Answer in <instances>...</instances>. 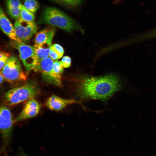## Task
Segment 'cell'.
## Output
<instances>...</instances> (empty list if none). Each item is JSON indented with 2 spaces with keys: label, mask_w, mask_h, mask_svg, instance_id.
I'll use <instances>...</instances> for the list:
<instances>
[{
  "label": "cell",
  "mask_w": 156,
  "mask_h": 156,
  "mask_svg": "<svg viewBox=\"0 0 156 156\" xmlns=\"http://www.w3.org/2000/svg\"><path fill=\"white\" fill-rule=\"evenodd\" d=\"M120 87L118 78L114 75L85 77L79 79L77 91L80 97L84 99L105 101L119 90Z\"/></svg>",
  "instance_id": "6da1fadb"
},
{
  "label": "cell",
  "mask_w": 156,
  "mask_h": 156,
  "mask_svg": "<svg viewBox=\"0 0 156 156\" xmlns=\"http://www.w3.org/2000/svg\"><path fill=\"white\" fill-rule=\"evenodd\" d=\"M39 21L40 23L55 26L68 32L78 29L83 32V29L72 19L54 8L48 7L45 9Z\"/></svg>",
  "instance_id": "7a4b0ae2"
},
{
  "label": "cell",
  "mask_w": 156,
  "mask_h": 156,
  "mask_svg": "<svg viewBox=\"0 0 156 156\" xmlns=\"http://www.w3.org/2000/svg\"><path fill=\"white\" fill-rule=\"evenodd\" d=\"M38 93L36 83L30 82L8 91L5 94L4 97L8 104L13 105L34 98Z\"/></svg>",
  "instance_id": "3957f363"
},
{
  "label": "cell",
  "mask_w": 156,
  "mask_h": 156,
  "mask_svg": "<svg viewBox=\"0 0 156 156\" xmlns=\"http://www.w3.org/2000/svg\"><path fill=\"white\" fill-rule=\"evenodd\" d=\"M0 73L4 79L10 83L25 81L27 78L19 60L14 56L9 57Z\"/></svg>",
  "instance_id": "277c9868"
},
{
  "label": "cell",
  "mask_w": 156,
  "mask_h": 156,
  "mask_svg": "<svg viewBox=\"0 0 156 156\" xmlns=\"http://www.w3.org/2000/svg\"><path fill=\"white\" fill-rule=\"evenodd\" d=\"M53 63V60L48 57L41 60L34 70L41 73L43 80L47 83L60 87L62 85V77L54 71Z\"/></svg>",
  "instance_id": "5b68a950"
},
{
  "label": "cell",
  "mask_w": 156,
  "mask_h": 156,
  "mask_svg": "<svg viewBox=\"0 0 156 156\" xmlns=\"http://www.w3.org/2000/svg\"><path fill=\"white\" fill-rule=\"evenodd\" d=\"M15 41L14 46L18 50L19 56L26 70H34L37 64L34 46L28 45L22 42Z\"/></svg>",
  "instance_id": "8992f818"
},
{
  "label": "cell",
  "mask_w": 156,
  "mask_h": 156,
  "mask_svg": "<svg viewBox=\"0 0 156 156\" xmlns=\"http://www.w3.org/2000/svg\"><path fill=\"white\" fill-rule=\"evenodd\" d=\"M14 28L17 38L21 42H23L29 40L36 33L38 28L34 22L26 21L21 17L16 20Z\"/></svg>",
  "instance_id": "52a82bcc"
},
{
  "label": "cell",
  "mask_w": 156,
  "mask_h": 156,
  "mask_svg": "<svg viewBox=\"0 0 156 156\" xmlns=\"http://www.w3.org/2000/svg\"><path fill=\"white\" fill-rule=\"evenodd\" d=\"M13 120L10 110L7 107L0 106V131L5 144L10 136Z\"/></svg>",
  "instance_id": "ba28073f"
},
{
  "label": "cell",
  "mask_w": 156,
  "mask_h": 156,
  "mask_svg": "<svg viewBox=\"0 0 156 156\" xmlns=\"http://www.w3.org/2000/svg\"><path fill=\"white\" fill-rule=\"evenodd\" d=\"M40 109V104L34 98L29 100L20 113L14 120V122H18L36 116L38 114Z\"/></svg>",
  "instance_id": "9c48e42d"
},
{
  "label": "cell",
  "mask_w": 156,
  "mask_h": 156,
  "mask_svg": "<svg viewBox=\"0 0 156 156\" xmlns=\"http://www.w3.org/2000/svg\"><path fill=\"white\" fill-rule=\"evenodd\" d=\"M76 101L73 99H67L61 98L57 96L52 95L47 100L46 105L49 109L55 111L62 110L66 106L75 103Z\"/></svg>",
  "instance_id": "30bf717a"
},
{
  "label": "cell",
  "mask_w": 156,
  "mask_h": 156,
  "mask_svg": "<svg viewBox=\"0 0 156 156\" xmlns=\"http://www.w3.org/2000/svg\"><path fill=\"white\" fill-rule=\"evenodd\" d=\"M0 28L8 37L14 41L21 42L17 38L14 28L0 6Z\"/></svg>",
  "instance_id": "8fae6325"
},
{
  "label": "cell",
  "mask_w": 156,
  "mask_h": 156,
  "mask_svg": "<svg viewBox=\"0 0 156 156\" xmlns=\"http://www.w3.org/2000/svg\"><path fill=\"white\" fill-rule=\"evenodd\" d=\"M55 28L48 26L36 33L35 38L36 44H40L46 42H52L55 33Z\"/></svg>",
  "instance_id": "7c38bea8"
},
{
  "label": "cell",
  "mask_w": 156,
  "mask_h": 156,
  "mask_svg": "<svg viewBox=\"0 0 156 156\" xmlns=\"http://www.w3.org/2000/svg\"><path fill=\"white\" fill-rule=\"evenodd\" d=\"M51 42H48L40 44H35L34 45V47L37 61L36 67L41 60L49 57Z\"/></svg>",
  "instance_id": "4fadbf2b"
},
{
  "label": "cell",
  "mask_w": 156,
  "mask_h": 156,
  "mask_svg": "<svg viewBox=\"0 0 156 156\" xmlns=\"http://www.w3.org/2000/svg\"><path fill=\"white\" fill-rule=\"evenodd\" d=\"M6 4L7 12L11 17L15 20L20 17L23 5L20 0H6Z\"/></svg>",
  "instance_id": "5bb4252c"
},
{
  "label": "cell",
  "mask_w": 156,
  "mask_h": 156,
  "mask_svg": "<svg viewBox=\"0 0 156 156\" xmlns=\"http://www.w3.org/2000/svg\"><path fill=\"white\" fill-rule=\"evenodd\" d=\"M20 17L23 20L29 22H34L35 19L34 14L28 10L23 5L21 9Z\"/></svg>",
  "instance_id": "9a60e30c"
},
{
  "label": "cell",
  "mask_w": 156,
  "mask_h": 156,
  "mask_svg": "<svg viewBox=\"0 0 156 156\" xmlns=\"http://www.w3.org/2000/svg\"><path fill=\"white\" fill-rule=\"evenodd\" d=\"M23 5L28 10L33 13L36 12L39 7L36 0H25Z\"/></svg>",
  "instance_id": "2e32d148"
},
{
  "label": "cell",
  "mask_w": 156,
  "mask_h": 156,
  "mask_svg": "<svg viewBox=\"0 0 156 156\" xmlns=\"http://www.w3.org/2000/svg\"><path fill=\"white\" fill-rule=\"evenodd\" d=\"M10 56L8 53L0 51V72Z\"/></svg>",
  "instance_id": "e0dca14e"
},
{
  "label": "cell",
  "mask_w": 156,
  "mask_h": 156,
  "mask_svg": "<svg viewBox=\"0 0 156 156\" xmlns=\"http://www.w3.org/2000/svg\"><path fill=\"white\" fill-rule=\"evenodd\" d=\"M53 69L56 74L60 75H61L64 71L63 67L61 65L60 62L58 60L53 62Z\"/></svg>",
  "instance_id": "ac0fdd59"
},
{
  "label": "cell",
  "mask_w": 156,
  "mask_h": 156,
  "mask_svg": "<svg viewBox=\"0 0 156 156\" xmlns=\"http://www.w3.org/2000/svg\"><path fill=\"white\" fill-rule=\"evenodd\" d=\"M51 48L53 49L61 58L64 53L63 47L60 44H54L51 45Z\"/></svg>",
  "instance_id": "d6986e66"
},
{
  "label": "cell",
  "mask_w": 156,
  "mask_h": 156,
  "mask_svg": "<svg viewBox=\"0 0 156 156\" xmlns=\"http://www.w3.org/2000/svg\"><path fill=\"white\" fill-rule=\"evenodd\" d=\"M71 59L68 56H64L60 62L62 66L64 68H67L69 67L71 65Z\"/></svg>",
  "instance_id": "ffe728a7"
},
{
  "label": "cell",
  "mask_w": 156,
  "mask_h": 156,
  "mask_svg": "<svg viewBox=\"0 0 156 156\" xmlns=\"http://www.w3.org/2000/svg\"><path fill=\"white\" fill-rule=\"evenodd\" d=\"M72 6H76L80 4L83 0H59Z\"/></svg>",
  "instance_id": "44dd1931"
},
{
  "label": "cell",
  "mask_w": 156,
  "mask_h": 156,
  "mask_svg": "<svg viewBox=\"0 0 156 156\" xmlns=\"http://www.w3.org/2000/svg\"><path fill=\"white\" fill-rule=\"evenodd\" d=\"M49 56L53 60H57L61 58L51 48L49 53Z\"/></svg>",
  "instance_id": "7402d4cb"
},
{
  "label": "cell",
  "mask_w": 156,
  "mask_h": 156,
  "mask_svg": "<svg viewBox=\"0 0 156 156\" xmlns=\"http://www.w3.org/2000/svg\"><path fill=\"white\" fill-rule=\"evenodd\" d=\"M4 78L2 75L0 73V84L2 83L3 81Z\"/></svg>",
  "instance_id": "603a6c76"
},
{
  "label": "cell",
  "mask_w": 156,
  "mask_h": 156,
  "mask_svg": "<svg viewBox=\"0 0 156 156\" xmlns=\"http://www.w3.org/2000/svg\"><path fill=\"white\" fill-rule=\"evenodd\" d=\"M21 156H27V155L25 154H23V155H22Z\"/></svg>",
  "instance_id": "cb8c5ba5"
}]
</instances>
